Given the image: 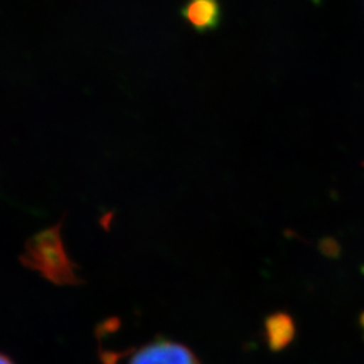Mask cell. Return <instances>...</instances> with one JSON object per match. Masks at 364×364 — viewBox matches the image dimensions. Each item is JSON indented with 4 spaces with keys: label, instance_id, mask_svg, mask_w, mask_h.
<instances>
[{
    "label": "cell",
    "instance_id": "obj_2",
    "mask_svg": "<svg viewBox=\"0 0 364 364\" xmlns=\"http://www.w3.org/2000/svg\"><path fill=\"white\" fill-rule=\"evenodd\" d=\"M182 15L197 31H208L220 23V3L219 0H189Z\"/></svg>",
    "mask_w": 364,
    "mask_h": 364
},
{
    "label": "cell",
    "instance_id": "obj_4",
    "mask_svg": "<svg viewBox=\"0 0 364 364\" xmlns=\"http://www.w3.org/2000/svg\"><path fill=\"white\" fill-rule=\"evenodd\" d=\"M0 364H14L9 358H6V356H3V355H0Z\"/></svg>",
    "mask_w": 364,
    "mask_h": 364
},
{
    "label": "cell",
    "instance_id": "obj_3",
    "mask_svg": "<svg viewBox=\"0 0 364 364\" xmlns=\"http://www.w3.org/2000/svg\"><path fill=\"white\" fill-rule=\"evenodd\" d=\"M264 328L267 343L273 351L285 348L296 335V326L291 317L284 313H278L269 317L264 323Z\"/></svg>",
    "mask_w": 364,
    "mask_h": 364
},
{
    "label": "cell",
    "instance_id": "obj_1",
    "mask_svg": "<svg viewBox=\"0 0 364 364\" xmlns=\"http://www.w3.org/2000/svg\"><path fill=\"white\" fill-rule=\"evenodd\" d=\"M129 364H201L195 352L181 343L161 338L141 347Z\"/></svg>",
    "mask_w": 364,
    "mask_h": 364
}]
</instances>
